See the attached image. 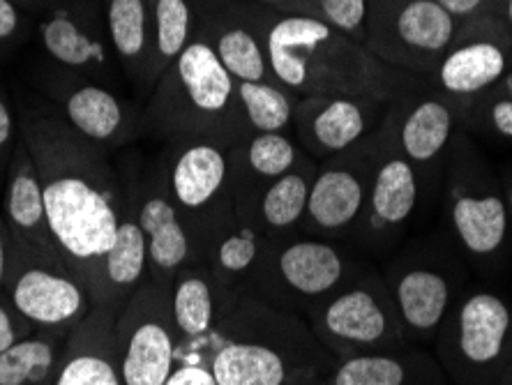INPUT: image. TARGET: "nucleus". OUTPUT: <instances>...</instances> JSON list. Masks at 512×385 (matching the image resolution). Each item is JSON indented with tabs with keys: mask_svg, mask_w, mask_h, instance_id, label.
Returning <instances> with one entry per match:
<instances>
[{
	"mask_svg": "<svg viewBox=\"0 0 512 385\" xmlns=\"http://www.w3.org/2000/svg\"><path fill=\"white\" fill-rule=\"evenodd\" d=\"M303 148L291 132H254L229 148V187L236 213L250 203L270 183L282 178L305 160Z\"/></svg>",
	"mask_w": 512,
	"mask_h": 385,
	"instance_id": "nucleus-26",
	"label": "nucleus"
},
{
	"mask_svg": "<svg viewBox=\"0 0 512 385\" xmlns=\"http://www.w3.org/2000/svg\"><path fill=\"white\" fill-rule=\"evenodd\" d=\"M506 93H508V97L512 100V74L506 79Z\"/></svg>",
	"mask_w": 512,
	"mask_h": 385,
	"instance_id": "nucleus-48",
	"label": "nucleus"
},
{
	"mask_svg": "<svg viewBox=\"0 0 512 385\" xmlns=\"http://www.w3.org/2000/svg\"><path fill=\"white\" fill-rule=\"evenodd\" d=\"M173 206L194 245L199 233L233 208L229 187V148L208 139H171L157 155Z\"/></svg>",
	"mask_w": 512,
	"mask_h": 385,
	"instance_id": "nucleus-15",
	"label": "nucleus"
},
{
	"mask_svg": "<svg viewBox=\"0 0 512 385\" xmlns=\"http://www.w3.org/2000/svg\"><path fill=\"white\" fill-rule=\"evenodd\" d=\"M238 102L250 132H291L296 97L277 81H236Z\"/></svg>",
	"mask_w": 512,
	"mask_h": 385,
	"instance_id": "nucleus-34",
	"label": "nucleus"
},
{
	"mask_svg": "<svg viewBox=\"0 0 512 385\" xmlns=\"http://www.w3.org/2000/svg\"><path fill=\"white\" fill-rule=\"evenodd\" d=\"M194 26L206 37L233 81H275L266 56L259 7L247 0L199 7Z\"/></svg>",
	"mask_w": 512,
	"mask_h": 385,
	"instance_id": "nucleus-22",
	"label": "nucleus"
},
{
	"mask_svg": "<svg viewBox=\"0 0 512 385\" xmlns=\"http://www.w3.org/2000/svg\"><path fill=\"white\" fill-rule=\"evenodd\" d=\"M388 104L367 97H300L291 134L314 162L333 160L379 130Z\"/></svg>",
	"mask_w": 512,
	"mask_h": 385,
	"instance_id": "nucleus-21",
	"label": "nucleus"
},
{
	"mask_svg": "<svg viewBox=\"0 0 512 385\" xmlns=\"http://www.w3.org/2000/svg\"><path fill=\"white\" fill-rule=\"evenodd\" d=\"M3 293L33 328L72 330L93 309L88 286L72 268L42 259L14 238Z\"/></svg>",
	"mask_w": 512,
	"mask_h": 385,
	"instance_id": "nucleus-14",
	"label": "nucleus"
},
{
	"mask_svg": "<svg viewBox=\"0 0 512 385\" xmlns=\"http://www.w3.org/2000/svg\"><path fill=\"white\" fill-rule=\"evenodd\" d=\"M496 385H512V356L508 358L506 367H503V372L499 376V381H496Z\"/></svg>",
	"mask_w": 512,
	"mask_h": 385,
	"instance_id": "nucleus-45",
	"label": "nucleus"
},
{
	"mask_svg": "<svg viewBox=\"0 0 512 385\" xmlns=\"http://www.w3.org/2000/svg\"><path fill=\"white\" fill-rule=\"evenodd\" d=\"M19 141H21L19 109L14 107L5 86L0 83V192H3L7 166H10L14 153H17Z\"/></svg>",
	"mask_w": 512,
	"mask_h": 385,
	"instance_id": "nucleus-38",
	"label": "nucleus"
},
{
	"mask_svg": "<svg viewBox=\"0 0 512 385\" xmlns=\"http://www.w3.org/2000/svg\"><path fill=\"white\" fill-rule=\"evenodd\" d=\"M153 3V65L150 79L160 81L190 44L197 24V10L190 0H150Z\"/></svg>",
	"mask_w": 512,
	"mask_h": 385,
	"instance_id": "nucleus-33",
	"label": "nucleus"
},
{
	"mask_svg": "<svg viewBox=\"0 0 512 385\" xmlns=\"http://www.w3.org/2000/svg\"><path fill=\"white\" fill-rule=\"evenodd\" d=\"M459 26L436 0H370L365 47L397 70L427 77Z\"/></svg>",
	"mask_w": 512,
	"mask_h": 385,
	"instance_id": "nucleus-11",
	"label": "nucleus"
},
{
	"mask_svg": "<svg viewBox=\"0 0 512 385\" xmlns=\"http://www.w3.org/2000/svg\"><path fill=\"white\" fill-rule=\"evenodd\" d=\"M501 185H503V196H506L508 213H510V220H512V176H508L506 180H501Z\"/></svg>",
	"mask_w": 512,
	"mask_h": 385,
	"instance_id": "nucleus-44",
	"label": "nucleus"
},
{
	"mask_svg": "<svg viewBox=\"0 0 512 385\" xmlns=\"http://www.w3.org/2000/svg\"><path fill=\"white\" fill-rule=\"evenodd\" d=\"M259 10L270 72L296 97H367L393 102L420 79L418 74L383 63L363 44L321 19Z\"/></svg>",
	"mask_w": 512,
	"mask_h": 385,
	"instance_id": "nucleus-2",
	"label": "nucleus"
},
{
	"mask_svg": "<svg viewBox=\"0 0 512 385\" xmlns=\"http://www.w3.org/2000/svg\"><path fill=\"white\" fill-rule=\"evenodd\" d=\"M503 14H506L508 24L512 26V0H506V7H503Z\"/></svg>",
	"mask_w": 512,
	"mask_h": 385,
	"instance_id": "nucleus-47",
	"label": "nucleus"
},
{
	"mask_svg": "<svg viewBox=\"0 0 512 385\" xmlns=\"http://www.w3.org/2000/svg\"><path fill=\"white\" fill-rule=\"evenodd\" d=\"M116 309L93 307L67 337L56 385H125L114 346Z\"/></svg>",
	"mask_w": 512,
	"mask_h": 385,
	"instance_id": "nucleus-29",
	"label": "nucleus"
},
{
	"mask_svg": "<svg viewBox=\"0 0 512 385\" xmlns=\"http://www.w3.org/2000/svg\"><path fill=\"white\" fill-rule=\"evenodd\" d=\"M439 213L469 270H499L512 238V220L501 178L466 134H457L443 166Z\"/></svg>",
	"mask_w": 512,
	"mask_h": 385,
	"instance_id": "nucleus-5",
	"label": "nucleus"
},
{
	"mask_svg": "<svg viewBox=\"0 0 512 385\" xmlns=\"http://www.w3.org/2000/svg\"><path fill=\"white\" fill-rule=\"evenodd\" d=\"M459 120H469L471 125H485L489 134L499 139H512V100L508 95L492 100H473L459 111Z\"/></svg>",
	"mask_w": 512,
	"mask_h": 385,
	"instance_id": "nucleus-36",
	"label": "nucleus"
},
{
	"mask_svg": "<svg viewBox=\"0 0 512 385\" xmlns=\"http://www.w3.org/2000/svg\"><path fill=\"white\" fill-rule=\"evenodd\" d=\"M114 346L125 385H164L180 360L167 286L148 279L125 300L116 312Z\"/></svg>",
	"mask_w": 512,
	"mask_h": 385,
	"instance_id": "nucleus-12",
	"label": "nucleus"
},
{
	"mask_svg": "<svg viewBox=\"0 0 512 385\" xmlns=\"http://www.w3.org/2000/svg\"><path fill=\"white\" fill-rule=\"evenodd\" d=\"M238 88L197 26L187 49L173 60L143 107V137L155 141L208 139L236 146L250 137Z\"/></svg>",
	"mask_w": 512,
	"mask_h": 385,
	"instance_id": "nucleus-4",
	"label": "nucleus"
},
{
	"mask_svg": "<svg viewBox=\"0 0 512 385\" xmlns=\"http://www.w3.org/2000/svg\"><path fill=\"white\" fill-rule=\"evenodd\" d=\"M0 217H3L10 238L42 259L67 266L54 231H51L40 176H37L33 157L24 141H19L17 153L7 166L3 192H0Z\"/></svg>",
	"mask_w": 512,
	"mask_h": 385,
	"instance_id": "nucleus-24",
	"label": "nucleus"
},
{
	"mask_svg": "<svg viewBox=\"0 0 512 385\" xmlns=\"http://www.w3.org/2000/svg\"><path fill=\"white\" fill-rule=\"evenodd\" d=\"M319 385H453L427 346L365 353L337 360Z\"/></svg>",
	"mask_w": 512,
	"mask_h": 385,
	"instance_id": "nucleus-28",
	"label": "nucleus"
},
{
	"mask_svg": "<svg viewBox=\"0 0 512 385\" xmlns=\"http://www.w3.org/2000/svg\"><path fill=\"white\" fill-rule=\"evenodd\" d=\"M164 385H217L213 369L203 360H180Z\"/></svg>",
	"mask_w": 512,
	"mask_h": 385,
	"instance_id": "nucleus-40",
	"label": "nucleus"
},
{
	"mask_svg": "<svg viewBox=\"0 0 512 385\" xmlns=\"http://www.w3.org/2000/svg\"><path fill=\"white\" fill-rule=\"evenodd\" d=\"M256 7H263V10H273L280 14H305V17H316V3L314 0H247Z\"/></svg>",
	"mask_w": 512,
	"mask_h": 385,
	"instance_id": "nucleus-41",
	"label": "nucleus"
},
{
	"mask_svg": "<svg viewBox=\"0 0 512 385\" xmlns=\"http://www.w3.org/2000/svg\"><path fill=\"white\" fill-rule=\"evenodd\" d=\"M436 208L439 190L399 153L381 123L372 134V176L365 213L349 245L365 259L386 261L420 231L425 217Z\"/></svg>",
	"mask_w": 512,
	"mask_h": 385,
	"instance_id": "nucleus-7",
	"label": "nucleus"
},
{
	"mask_svg": "<svg viewBox=\"0 0 512 385\" xmlns=\"http://www.w3.org/2000/svg\"><path fill=\"white\" fill-rule=\"evenodd\" d=\"M314 3L323 24L340 30L342 35L365 47L370 0H314Z\"/></svg>",
	"mask_w": 512,
	"mask_h": 385,
	"instance_id": "nucleus-35",
	"label": "nucleus"
},
{
	"mask_svg": "<svg viewBox=\"0 0 512 385\" xmlns=\"http://www.w3.org/2000/svg\"><path fill=\"white\" fill-rule=\"evenodd\" d=\"M7 259H10V233L0 217V293L5 289V275H7Z\"/></svg>",
	"mask_w": 512,
	"mask_h": 385,
	"instance_id": "nucleus-42",
	"label": "nucleus"
},
{
	"mask_svg": "<svg viewBox=\"0 0 512 385\" xmlns=\"http://www.w3.org/2000/svg\"><path fill=\"white\" fill-rule=\"evenodd\" d=\"M190 3L197 7H213V5H220V3H229V0H190Z\"/></svg>",
	"mask_w": 512,
	"mask_h": 385,
	"instance_id": "nucleus-46",
	"label": "nucleus"
},
{
	"mask_svg": "<svg viewBox=\"0 0 512 385\" xmlns=\"http://www.w3.org/2000/svg\"><path fill=\"white\" fill-rule=\"evenodd\" d=\"M14 3H17L24 12H28L30 17L37 19V17H40V14L47 12L51 5L58 3V0H14Z\"/></svg>",
	"mask_w": 512,
	"mask_h": 385,
	"instance_id": "nucleus-43",
	"label": "nucleus"
},
{
	"mask_svg": "<svg viewBox=\"0 0 512 385\" xmlns=\"http://www.w3.org/2000/svg\"><path fill=\"white\" fill-rule=\"evenodd\" d=\"M35 86L81 137L97 146L116 150L143 137V109L120 97L116 88L49 60L35 72Z\"/></svg>",
	"mask_w": 512,
	"mask_h": 385,
	"instance_id": "nucleus-13",
	"label": "nucleus"
},
{
	"mask_svg": "<svg viewBox=\"0 0 512 385\" xmlns=\"http://www.w3.org/2000/svg\"><path fill=\"white\" fill-rule=\"evenodd\" d=\"M432 351L453 385H496L512 356V298L487 282H469Z\"/></svg>",
	"mask_w": 512,
	"mask_h": 385,
	"instance_id": "nucleus-8",
	"label": "nucleus"
},
{
	"mask_svg": "<svg viewBox=\"0 0 512 385\" xmlns=\"http://www.w3.org/2000/svg\"><path fill=\"white\" fill-rule=\"evenodd\" d=\"M169 300L180 360H201L222 316L236 300L222 291L203 263H190L173 277Z\"/></svg>",
	"mask_w": 512,
	"mask_h": 385,
	"instance_id": "nucleus-25",
	"label": "nucleus"
},
{
	"mask_svg": "<svg viewBox=\"0 0 512 385\" xmlns=\"http://www.w3.org/2000/svg\"><path fill=\"white\" fill-rule=\"evenodd\" d=\"M33 35V17L14 0H0V60L12 58Z\"/></svg>",
	"mask_w": 512,
	"mask_h": 385,
	"instance_id": "nucleus-37",
	"label": "nucleus"
},
{
	"mask_svg": "<svg viewBox=\"0 0 512 385\" xmlns=\"http://www.w3.org/2000/svg\"><path fill=\"white\" fill-rule=\"evenodd\" d=\"M372 176V137L333 160L316 162L300 233L351 243L363 220Z\"/></svg>",
	"mask_w": 512,
	"mask_h": 385,
	"instance_id": "nucleus-19",
	"label": "nucleus"
},
{
	"mask_svg": "<svg viewBox=\"0 0 512 385\" xmlns=\"http://www.w3.org/2000/svg\"><path fill=\"white\" fill-rule=\"evenodd\" d=\"M420 79L388 104L383 125L399 153L441 194L443 166L459 134V109L439 90H418Z\"/></svg>",
	"mask_w": 512,
	"mask_h": 385,
	"instance_id": "nucleus-17",
	"label": "nucleus"
},
{
	"mask_svg": "<svg viewBox=\"0 0 512 385\" xmlns=\"http://www.w3.org/2000/svg\"><path fill=\"white\" fill-rule=\"evenodd\" d=\"M123 173V171H120ZM125 183V178H123ZM150 279L148 263V240L143 233L139 217L134 213V203L130 199V190L125 185V206L120 213L116 240L109 254L104 256L97 270L90 298L93 307L118 309L123 307L127 298Z\"/></svg>",
	"mask_w": 512,
	"mask_h": 385,
	"instance_id": "nucleus-27",
	"label": "nucleus"
},
{
	"mask_svg": "<svg viewBox=\"0 0 512 385\" xmlns=\"http://www.w3.org/2000/svg\"><path fill=\"white\" fill-rule=\"evenodd\" d=\"M134 213L148 240L150 282L171 286L173 277L190 263H197V245L178 208L173 206L157 155L146 164L123 171Z\"/></svg>",
	"mask_w": 512,
	"mask_h": 385,
	"instance_id": "nucleus-18",
	"label": "nucleus"
},
{
	"mask_svg": "<svg viewBox=\"0 0 512 385\" xmlns=\"http://www.w3.org/2000/svg\"><path fill=\"white\" fill-rule=\"evenodd\" d=\"M365 263L370 261L349 243L293 233L268 243L252 296L307 316Z\"/></svg>",
	"mask_w": 512,
	"mask_h": 385,
	"instance_id": "nucleus-9",
	"label": "nucleus"
},
{
	"mask_svg": "<svg viewBox=\"0 0 512 385\" xmlns=\"http://www.w3.org/2000/svg\"><path fill=\"white\" fill-rule=\"evenodd\" d=\"M316 173V162L312 157H305L296 169H291L286 176L270 183L250 208L238 213L245 220H250L256 229L266 233L270 240L293 236L300 233V226L305 220L307 199H310V187Z\"/></svg>",
	"mask_w": 512,
	"mask_h": 385,
	"instance_id": "nucleus-31",
	"label": "nucleus"
},
{
	"mask_svg": "<svg viewBox=\"0 0 512 385\" xmlns=\"http://www.w3.org/2000/svg\"><path fill=\"white\" fill-rule=\"evenodd\" d=\"M494 28L496 24L487 14L462 21L455 42L425 77L459 111L480 95H487L506 77L508 49L496 37Z\"/></svg>",
	"mask_w": 512,
	"mask_h": 385,
	"instance_id": "nucleus-20",
	"label": "nucleus"
},
{
	"mask_svg": "<svg viewBox=\"0 0 512 385\" xmlns=\"http://www.w3.org/2000/svg\"><path fill=\"white\" fill-rule=\"evenodd\" d=\"M67 328H37L0 356V385H56Z\"/></svg>",
	"mask_w": 512,
	"mask_h": 385,
	"instance_id": "nucleus-32",
	"label": "nucleus"
},
{
	"mask_svg": "<svg viewBox=\"0 0 512 385\" xmlns=\"http://www.w3.org/2000/svg\"><path fill=\"white\" fill-rule=\"evenodd\" d=\"M383 279L402 321L406 342L432 346L436 335L471 282L469 266L443 226L413 233L383 261Z\"/></svg>",
	"mask_w": 512,
	"mask_h": 385,
	"instance_id": "nucleus-6",
	"label": "nucleus"
},
{
	"mask_svg": "<svg viewBox=\"0 0 512 385\" xmlns=\"http://www.w3.org/2000/svg\"><path fill=\"white\" fill-rule=\"evenodd\" d=\"M305 319L335 360L409 346L386 279L374 263H365Z\"/></svg>",
	"mask_w": 512,
	"mask_h": 385,
	"instance_id": "nucleus-10",
	"label": "nucleus"
},
{
	"mask_svg": "<svg viewBox=\"0 0 512 385\" xmlns=\"http://www.w3.org/2000/svg\"><path fill=\"white\" fill-rule=\"evenodd\" d=\"M19 125L40 176L56 243L90 291L116 240L125 206L123 173L111 150L81 137L49 102L24 104Z\"/></svg>",
	"mask_w": 512,
	"mask_h": 385,
	"instance_id": "nucleus-1",
	"label": "nucleus"
},
{
	"mask_svg": "<svg viewBox=\"0 0 512 385\" xmlns=\"http://www.w3.org/2000/svg\"><path fill=\"white\" fill-rule=\"evenodd\" d=\"M201 360L217 385H319L337 362L305 316L252 293L227 309Z\"/></svg>",
	"mask_w": 512,
	"mask_h": 385,
	"instance_id": "nucleus-3",
	"label": "nucleus"
},
{
	"mask_svg": "<svg viewBox=\"0 0 512 385\" xmlns=\"http://www.w3.org/2000/svg\"><path fill=\"white\" fill-rule=\"evenodd\" d=\"M116 63L143 102L153 90V3L150 0H102Z\"/></svg>",
	"mask_w": 512,
	"mask_h": 385,
	"instance_id": "nucleus-30",
	"label": "nucleus"
},
{
	"mask_svg": "<svg viewBox=\"0 0 512 385\" xmlns=\"http://www.w3.org/2000/svg\"><path fill=\"white\" fill-rule=\"evenodd\" d=\"M270 238L240 217L236 210H224L197 238V263H203L229 298L252 293L263 254Z\"/></svg>",
	"mask_w": 512,
	"mask_h": 385,
	"instance_id": "nucleus-23",
	"label": "nucleus"
},
{
	"mask_svg": "<svg viewBox=\"0 0 512 385\" xmlns=\"http://www.w3.org/2000/svg\"><path fill=\"white\" fill-rule=\"evenodd\" d=\"M35 35L49 63L111 88L125 79L111 49L102 0H58L37 17Z\"/></svg>",
	"mask_w": 512,
	"mask_h": 385,
	"instance_id": "nucleus-16",
	"label": "nucleus"
},
{
	"mask_svg": "<svg viewBox=\"0 0 512 385\" xmlns=\"http://www.w3.org/2000/svg\"><path fill=\"white\" fill-rule=\"evenodd\" d=\"M35 330L37 328L30 326L24 316L12 307L5 293H0V356Z\"/></svg>",
	"mask_w": 512,
	"mask_h": 385,
	"instance_id": "nucleus-39",
	"label": "nucleus"
}]
</instances>
